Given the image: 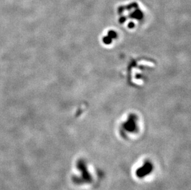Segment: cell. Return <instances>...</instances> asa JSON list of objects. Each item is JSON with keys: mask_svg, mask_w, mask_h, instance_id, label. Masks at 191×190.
Listing matches in <instances>:
<instances>
[]
</instances>
